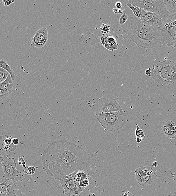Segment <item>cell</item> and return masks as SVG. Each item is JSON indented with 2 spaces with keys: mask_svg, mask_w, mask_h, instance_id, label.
Instances as JSON below:
<instances>
[{
  "mask_svg": "<svg viewBox=\"0 0 176 196\" xmlns=\"http://www.w3.org/2000/svg\"><path fill=\"white\" fill-rule=\"evenodd\" d=\"M1 161L4 172V177L16 182L22 180V174L17 169L16 163L14 158H10L8 155L1 156Z\"/></svg>",
  "mask_w": 176,
  "mask_h": 196,
  "instance_id": "8992f818",
  "label": "cell"
},
{
  "mask_svg": "<svg viewBox=\"0 0 176 196\" xmlns=\"http://www.w3.org/2000/svg\"><path fill=\"white\" fill-rule=\"evenodd\" d=\"M2 141L5 144L7 145H10L12 143V139L11 138H6L4 140H3Z\"/></svg>",
  "mask_w": 176,
  "mask_h": 196,
  "instance_id": "83f0119b",
  "label": "cell"
},
{
  "mask_svg": "<svg viewBox=\"0 0 176 196\" xmlns=\"http://www.w3.org/2000/svg\"><path fill=\"white\" fill-rule=\"evenodd\" d=\"M135 124L137 126V128L135 130V135L137 137L144 138H145V134H144L143 130L138 125H137V121H135Z\"/></svg>",
  "mask_w": 176,
  "mask_h": 196,
  "instance_id": "44dd1931",
  "label": "cell"
},
{
  "mask_svg": "<svg viewBox=\"0 0 176 196\" xmlns=\"http://www.w3.org/2000/svg\"><path fill=\"white\" fill-rule=\"evenodd\" d=\"M111 26L108 24H102L101 26L100 27L99 29L101 30V32L103 34V36H104L106 34H109V32H110V28Z\"/></svg>",
  "mask_w": 176,
  "mask_h": 196,
  "instance_id": "d6986e66",
  "label": "cell"
},
{
  "mask_svg": "<svg viewBox=\"0 0 176 196\" xmlns=\"http://www.w3.org/2000/svg\"><path fill=\"white\" fill-rule=\"evenodd\" d=\"M135 7L139 10L141 14V20L144 24L150 26L160 27L162 23L163 19L159 15L154 13L145 11L141 8Z\"/></svg>",
  "mask_w": 176,
  "mask_h": 196,
  "instance_id": "9c48e42d",
  "label": "cell"
},
{
  "mask_svg": "<svg viewBox=\"0 0 176 196\" xmlns=\"http://www.w3.org/2000/svg\"><path fill=\"white\" fill-rule=\"evenodd\" d=\"M153 166L154 167H156L157 166V163L156 161L154 162L153 163Z\"/></svg>",
  "mask_w": 176,
  "mask_h": 196,
  "instance_id": "f35d334b",
  "label": "cell"
},
{
  "mask_svg": "<svg viewBox=\"0 0 176 196\" xmlns=\"http://www.w3.org/2000/svg\"><path fill=\"white\" fill-rule=\"evenodd\" d=\"M136 141H137V143H141L142 140V138L140 137H137L136 138Z\"/></svg>",
  "mask_w": 176,
  "mask_h": 196,
  "instance_id": "74e56055",
  "label": "cell"
},
{
  "mask_svg": "<svg viewBox=\"0 0 176 196\" xmlns=\"http://www.w3.org/2000/svg\"><path fill=\"white\" fill-rule=\"evenodd\" d=\"M145 74L148 76L151 77V70L150 68H149L146 70L145 72Z\"/></svg>",
  "mask_w": 176,
  "mask_h": 196,
  "instance_id": "1f68e13d",
  "label": "cell"
},
{
  "mask_svg": "<svg viewBox=\"0 0 176 196\" xmlns=\"http://www.w3.org/2000/svg\"><path fill=\"white\" fill-rule=\"evenodd\" d=\"M0 67L5 69L6 71L8 72L9 73L10 75H11V78L13 82H14L15 80V75L14 72L13 71L12 68L8 64L7 61H5L3 59L1 60L0 61Z\"/></svg>",
  "mask_w": 176,
  "mask_h": 196,
  "instance_id": "e0dca14e",
  "label": "cell"
},
{
  "mask_svg": "<svg viewBox=\"0 0 176 196\" xmlns=\"http://www.w3.org/2000/svg\"><path fill=\"white\" fill-rule=\"evenodd\" d=\"M160 27L162 32L163 45L176 48V27L173 26L168 18L163 20Z\"/></svg>",
  "mask_w": 176,
  "mask_h": 196,
  "instance_id": "52a82bcc",
  "label": "cell"
},
{
  "mask_svg": "<svg viewBox=\"0 0 176 196\" xmlns=\"http://www.w3.org/2000/svg\"><path fill=\"white\" fill-rule=\"evenodd\" d=\"M97 119L104 130L112 133L122 129L128 120L124 111L109 113H99L97 115Z\"/></svg>",
  "mask_w": 176,
  "mask_h": 196,
  "instance_id": "277c9868",
  "label": "cell"
},
{
  "mask_svg": "<svg viewBox=\"0 0 176 196\" xmlns=\"http://www.w3.org/2000/svg\"><path fill=\"white\" fill-rule=\"evenodd\" d=\"M35 171V168L32 166H25L24 167L23 172L26 175H32L34 174Z\"/></svg>",
  "mask_w": 176,
  "mask_h": 196,
  "instance_id": "ffe728a7",
  "label": "cell"
},
{
  "mask_svg": "<svg viewBox=\"0 0 176 196\" xmlns=\"http://www.w3.org/2000/svg\"><path fill=\"white\" fill-rule=\"evenodd\" d=\"M108 38V42L109 45H113L117 43V40L113 36L110 34H107Z\"/></svg>",
  "mask_w": 176,
  "mask_h": 196,
  "instance_id": "d4e9b609",
  "label": "cell"
},
{
  "mask_svg": "<svg viewBox=\"0 0 176 196\" xmlns=\"http://www.w3.org/2000/svg\"><path fill=\"white\" fill-rule=\"evenodd\" d=\"M164 2L169 15L176 13V0H164Z\"/></svg>",
  "mask_w": 176,
  "mask_h": 196,
  "instance_id": "2e32d148",
  "label": "cell"
},
{
  "mask_svg": "<svg viewBox=\"0 0 176 196\" xmlns=\"http://www.w3.org/2000/svg\"><path fill=\"white\" fill-rule=\"evenodd\" d=\"M12 144L15 145H17L19 144V140L17 138H13L12 141Z\"/></svg>",
  "mask_w": 176,
  "mask_h": 196,
  "instance_id": "836d02e7",
  "label": "cell"
},
{
  "mask_svg": "<svg viewBox=\"0 0 176 196\" xmlns=\"http://www.w3.org/2000/svg\"><path fill=\"white\" fill-rule=\"evenodd\" d=\"M118 100V98H113L111 97L108 99L104 97L99 113H109L113 112H123L121 107L117 101Z\"/></svg>",
  "mask_w": 176,
  "mask_h": 196,
  "instance_id": "30bf717a",
  "label": "cell"
},
{
  "mask_svg": "<svg viewBox=\"0 0 176 196\" xmlns=\"http://www.w3.org/2000/svg\"><path fill=\"white\" fill-rule=\"evenodd\" d=\"M151 77L155 82L162 85H170L176 83V62L166 60L159 61L153 66Z\"/></svg>",
  "mask_w": 176,
  "mask_h": 196,
  "instance_id": "3957f363",
  "label": "cell"
},
{
  "mask_svg": "<svg viewBox=\"0 0 176 196\" xmlns=\"http://www.w3.org/2000/svg\"><path fill=\"white\" fill-rule=\"evenodd\" d=\"M162 132L165 136L170 139H176V123L170 120L163 122L161 127Z\"/></svg>",
  "mask_w": 176,
  "mask_h": 196,
  "instance_id": "4fadbf2b",
  "label": "cell"
},
{
  "mask_svg": "<svg viewBox=\"0 0 176 196\" xmlns=\"http://www.w3.org/2000/svg\"><path fill=\"white\" fill-rule=\"evenodd\" d=\"M12 91H11L9 92V93H6V94L2 95H0V101H1V102H2V101L3 100L6 98V97H8V96L11 94V93H12Z\"/></svg>",
  "mask_w": 176,
  "mask_h": 196,
  "instance_id": "f1b7e54d",
  "label": "cell"
},
{
  "mask_svg": "<svg viewBox=\"0 0 176 196\" xmlns=\"http://www.w3.org/2000/svg\"><path fill=\"white\" fill-rule=\"evenodd\" d=\"M118 43H116L113 45H109L105 46L104 47L108 50L111 51V52H113L118 49Z\"/></svg>",
  "mask_w": 176,
  "mask_h": 196,
  "instance_id": "cb8c5ba5",
  "label": "cell"
},
{
  "mask_svg": "<svg viewBox=\"0 0 176 196\" xmlns=\"http://www.w3.org/2000/svg\"><path fill=\"white\" fill-rule=\"evenodd\" d=\"M128 2L145 11L156 13L163 20L169 16L163 0H129Z\"/></svg>",
  "mask_w": 176,
  "mask_h": 196,
  "instance_id": "5b68a950",
  "label": "cell"
},
{
  "mask_svg": "<svg viewBox=\"0 0 176 196\" xmlns=\"http://www.w3.org/2000/svg\"><path fill=\"white\" fill-rule=\"evenodd\" d=\"M127 7L130 9L132 10V11L133 12L135 16L136 17H141V14H140L139 11V10L135 6H133V5H132L130 3H128V2H127Z\"/></svg>",
  "mask_w": 176,
  "mask_h": 196,
  "instance_id": "7402d4cb",
  "label": "cell"
},
{
  "mask_svg": "<svg viewBox=\"0 0 176 196\" xmlns=\"http://www.w3.org/2000/svg\"><path fill=\"white\" fill-rule=\"evenodd\" d=\"M90 156L82 146L63 140L52 142L43 152L42 163L48 175L59 181L77 170H83Z\"/></svg>",
  "mask_w": 176,
  "mask_h": 196,
  "instance_id": "6da1fadb",
  "label": "cell"
},
{
  "mask_svg": "<svg viewBox=\"0 0 176 196\" xmlns=\"http://www.w3.org/2000/svg\"><path fill=\"white\" fill-rule=\"evenodd\" d=\"M10 74L5 69L0 68V82L2 83L6 80Z\"/></svg>",
  "mask_w": 176,
  "mask_h": 196,
  "instance_id": "ac0fdd59",
  "label": "cell"
},
{
  "mask_svg": "<svg viewBox=\"0 0 176 196\" xmlns=\"http://www.w3.org/2000/svg\"><path fill=\"white\" fill-rule=\"evenodd\" d=\"M155 174L154 172L151 173H148L145 175V178L147 182L148 185H150L152 183L155 179Z\"/></svg>",
  "mask_w": 176,
  "mask_h": 196,
  "instance_id": "603a6c76",
  "label": "cell"
},
{
  "mask_svg": "<svg viewBox=\"0 0 176 196\" xmlns=\"http://www.w3.org/2000/svg\"><path fill=\"white\" fill-rule=\"evenodd\" d=\"M48 39V29L47 28H41L36 33L32 38L30 45L33 47L43 48L45 45Z\"/></svg>",
  "mask_w": 176,
  "mask_h": 196,
  "instance_id": "8fae6325",
  "label": "cell"
},
{
  "mask_svg": "<svg viewBox=\"0 0 176 196\" xmlns=\"http://www.w3.org/2000/svg\"><path fill=\"white\" fill-rule=\"evenodd\" d=\"M17 183V182L1 177L0 179V196H7L12 191H16Z\"/></svg>",
  "mask_w": 176,
  "mask_h": 196,
  "instance_id": "7c38bea8",
  "label": "cell"
},
{
  "mask_svg": "<svg viewBox=\"0 0 176 196\" xmlns=\"http://www.w3.org/2000/svg\"><path fill=\"white\" fill-rule=\"evenodd\" d=\"M18 162L20 165H22L23 166H24V165L26 164V162H25L24 159L22 157H20L19 158Z\"/></svg>",
  "mask_w": 176,
  "mask_h": 196,
  "instance_id": "4dcf8cb0",
  "label": "cell"
},
{
  "mask_svg": "<svg viewBox=\"0 0 176 196\" xmlns=\"http://www.w3.org/2000/svg\"><path fill=\"white\" fill-rule=\"evenodd\" d=\"M135 173L136 175V180L140 186L143 187L148 185L145 174L139 171L137 169L135 170Z\"/></svg>",
  "mask_w": 176,
  "mask_h": 196,
  "instance_id": "9a60e30c",
  "label": "cell"
},
{
  "mask_svg": "<svg viewBox=\"0 0 176 196\" xmlns=\"http://www.w3.org/2000/svg\"><path fill=\"white\" fill-rule=\"evenodd\" d=\"M116 8L121 9L122 7V3L120 2H117L115 3Z\"/></svg>",
  "mask_w": 176,
  "mask_h": 196,
  "instance_id": "d6a6232c",
  "label": "cell"
},
{
  "mask_svg": "<svg viewBox=\"0 0 176 196\" xmlns=\"http://www.w3.org/2000/svg\"><path fill=\"white\" fill-rule=\"evenodd\" d=\"M101 41L103 47L109 45L108 42V35L107 34L104 36H103L101 38Z\"/></svg>",
  "mask_w": 176,
  "mask_h": 196,
  "instance_id": "4316f807",
  "label": "cell"
},
{
  "mask_svg": "<svg viewBox=\"0 0 176 196\" xmlns=\"http://www.w3.org/2000/svg\"><path fill=\"white\" fill-rule=\"evenodd\" d=\"M121 27L122 32L139 48L147 51L163 45V36L160 27L146 25L136 16L129 17Z\"/></svg>",
  "mask_w": 176,
  "mask_h": 196,
  "instance_id": "7a4b0ae2",
  "label": "cell"
},
{
  "mask_svg": "<svg viewBox=\"0 0 176 196\" xmlns=\"http://www.w3.org/2000/svg\"><path fill=\"white\" fill-rule=\"evenodd\" d=\"M59 182L64 189L63 194L68 196H80L78 187L71 174L62 177Z\"/></svg>",
  "mask_w": 176,
  "mask_h": 196,
  "instance_id": "ba28073f",
  "label": "cell"
},
{
  "mask_svg": "<svg viewBox=\"0 0 176 196\" xmlns=\"http://www.w3.org/2000/svg\"><path fill=\"white\" fill-rule=\"evenodd\" d=\"M128 17L127 14L124 13L120 17L119 19V24L121 25H123L128 20Z\"/></svg>",
  "mask_w": 176,
  "mask_h": 196,
  "instance_id": "484cf974",
  "label": "cell"
},
{
  "mask_svg": "<svg viewBox=\"0 0 176 196\" xmlns=\"http://www.w3.org/2000/svg\"><path fill=\"white\" fill-rule=\"evenodd\" d=\"M118 11L119 14L122 13H123V10H122L121 9H119Z\"/></svg>",
  "mask_w": 176,
  "mask_h": 196,
  "instance_id": "ab89813d",
  "label": "cell"
},
{
  "mask_svg": "<svg viewBox=\"0 0 176 196\" xmlns=\"http://www.w3.org/2000/svg\"><path fill=\"white\" fill-rule=\"evenodd\" d=\"M7 196H18L17 195L16 193V191H12L8 193Z\"/></svg>",
  "mask_w": 176,
  "mask_h": 196,
  "instance_id": "e575fe53",
  "label": "cell"
},
{
  "mask_svg": "<svg viewBox=\"0 0 176 196\" xmlns=\"http://www.w3.org/2000/svg\"><path fill=\"white\" fill-rule=\"evenodd\" d=\"M2 2H3L4 5L6 6H8L11 5V4L14 3L15 2L14 1H2Z\"/></svg>",
  "mask_w": 176,
  "mask_h": 196,
  "instance_id": "f546056e",
  "label": "cell"
},
{
  "mask_svg": "<svg viewBox=\"0 0 176 196\" xmlns=\"http://www.w3.org/2000/svg\"><path fill=\"white\" fill-rule=\"evenodd\" d=\"M118 10L119 9L117 8H113V12H114V13L116 14V15H118V14H119V13Z\"/></svg>",
  "mask_w": 176,
  "mask_h": 196,
  "instance_id": "d590c367",
  "label": "cell"
},
{
  "mask_svg": "<svg viewBox=\"0 0 176 196\" xmlns=\"http://www.w3.org/2000/svg\"><path fill=\"white\" fill-rule=\"evenodd\" d=\"M168 196H176V192H173L168 195Z\"/></svg>",
  "mask_w": 176,
  "mask_h": 196,
  "instance_id": "8d00e7d4",
  "label": "cell"
},
{
  "mask_svg": "<svg viewBox=\"0 0 176 196\" xmlns=\"http://www.w3.org/2000/svg\"><path fill=\"white\" fill-rule=\"evenodd\" d=\"M13 87V82L10 74L7 79L0 84V95L6 94L12 91Z\"/></svg>",
  "mask_w": 176,
  "mask_h": 196,
  "instance_id": "5bb4252c",
  "label": "cell"
}]
</instances>
